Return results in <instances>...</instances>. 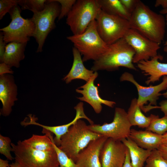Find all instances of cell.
Returning a JSON list of instances; mask_svg holds the SVG:
<instances>
[{"label": "cell", "mask_w": 167, "mask_h": 167, "mask_svg": "<svg viewBox=\"0 0 167 167\" xmlns=\"http://www.w3.org/2000/svg\"><path fill=\"white\" fill-rule=\"evenodd\" d=\"M129 120L132 126H137L142 128H147L150 125L153 115L146 116L142 112L137 104V99H133L127 112Z\"/></svg>", "instance_id": "22"}, {"label": "cell", "mask_w": 167, "mask_h": 167, "mask_svg": "<svg viewBox=\"0 0 167 167\" xmlns=\"http://www.w3.org/2000/svg\"><path fill=\"white\" fill-rule=\"evenodd\" d=\"M160 13L161 14H166V20L167 21V9H162L160 11ZM164 51L167 53V40L165 41L164 45Z\"/></svg>", "instance_id": "39"}, {"label": "cell", "mask_w": 167, "mask_h": 167, "mask_svg": "<svg viewBox=\"0 0 167 167\" xmlns=\"http://www.w3.org/2000/svg\"><path fill=\"white\" fill-rule=\"evenodd\" d=\"M108 138L102 136L90 142L77 155L75 162L79 167H101L100 154Z\"/></svg>", "instance_id": "15"}, {"label": "cell", "mask_w": 167, "mask_h": 167, "mask_svg": "<svg viewBox=\"0 0 167 167\" xmlns=\"http://www.w3.org/2000/svg\"><path fill=\"white\" fill-rule=\"evenodd\" d=\"M102 136L90 130L85 122L80 119L62 136L58 147L75 162L81 150L90 142Z\"/></svg>", "instance_id": "4"}, {"label": "cell", "mask_w": 167, "mask_h": 167, "mask_svg": "<svg viewBox=\"0 0 167 167\" xmlns=\"http://www.w3.org/2000/svg\"><path fill=\"white\" fill-rule=\"evenodd\" d=\"M163 57L160 55L147 60L139 61L137 63V67L142 73L148 77L145 83L148 85L159 81L161 77L167 76V63L160 62Z\"/></svg>", "instance_id": "17"}, {"label": "cell", "mask_w": 167, "mask_h": 167, "mask_svg": "<svg viewBox=\"0 0 167 167\" xmlns=\"http://www.w3.org/2000/svg\"><path fill=\"white\" fill-rule=\"evenodd\" d=\"M95 20L99 35L108 45L124 38L131 28L128 20L108 14L101 9Z\"/></svg>", "instance_id": "9"}, {"label": "cell", "mask_w": 167, "mask_h": 167, "mask_svg": "<svg viewBox=\"0 0 167 167\" xmlns=\"http://www.w3.org/2000/svg\"><path fill=\"white\" fill-rule=\"evenodd\" d=\"M127 148L121 141L108 138L101 149V167H122Z\"/></svg>", "instance_id": "13"}, {"label": "cell", "mask_w": 167, "mask_h": 167, "mask_svg": "<svg viewBox=\"0 0 167 167\" xmlns=\"http://www.w3.org/2000/svg\"><path fill=\"white\" fill-rule=\"evenodd\" d=\"M27 43L13 42L6 44L3 62L11 67H19L20 61L24 58V52Z\"/></svg>", "instance_id": "20"}, {"label": "cell", "mask_w": 167, "mask_h": 167, "mask_svg": "<svg viewBox=\"0 0 167 167\" xmlns=\"http://www.w3.org/2000/svg\"><path fill=\"white\" fill-rule=\"evenodd\" d=\"M61 5L60 12L58 18L60 20L67 15L76 2V0H55Z\"/></svg>", "instance_id": "30"}, {"label": "cell", "mask_w": 167, "mask_h": 167, "mask_svg": "<svg viewBox=\"0 0 167 167\" xmlns=\"http://www.w3.org/2000/svg\"><path fill=\"white\" fill-rule=\"evenodd\" d=\"M67 39L73 44L74 47L83 56V62L98 60L109 49V45L102 39L97 32L95 20L89 24L82 33L68 36Z\"/></svg>", "instance_id": "3"}, {"label": "cell", "mask_w": 167, "mask_h": 167, "mask_svg": "<svg viewBox=\"0 0 167 167\" xmlns=\"http://www.w3.org/2000/svg\"><path fill=\"white\" fill-rule=\"evenodd\" d=\"M146 130L163 135L167 132V116L164 115L160 118L158 115H153L150 125Z\"/></svg>", "instance_id": "26"}, {"label": "cell", "mask_w": 167, "mask_h": 167, "mask_svg": "<svg viewBox=\"0 0 167 167\" xmlns=\"http://www.w3.org/2000/svg\"><path fill=\"white\" fill-rule=\"evenodd\" d=\"M121 141L128 149L132 167H143L152 151L139 147L129 137Z\"/></svg>", "instance_id": "21"}, {"label": "cell", "mask_w": 167, "mask_h": 167, "mask_svg": "<svg viewBox=\"0 0 167 167\" xmlns=\"http://www.w3.org/2000/svg\"><path fill=\"white\" fill-rule=\"evenodd\" d=\"M9 166L7 160L0 159V167H9Z\"/></svg>", "instance_id": "40"}, {"label": "cell", "mask_w": 167, "mask_h": 167, "mask_svg": "<svg viewBox=\"0 0 167 167\" xmlns=\"http://www.w3.org/2000/svg\"><path fill=\"white\" fill-rule=\"evenodd\" d=\"M146 162L145 167H167V161L157 149L151 151Z\"/></svg>", "instance_id": "27"}, {"label": "cell", "mask_w": 167, "mask_h": 167, "mask_svg": "<svg viewBox=\"0 0 167 167\" xmlns=\"http://www.w3.org/2000/svg\"><path fill=\"white\" fill-rule=\"evenodd\" d=\"M154 6L155 7L161 6L163 9H167V0H156Z\"/></svg>", "instance_id": "37"}, {"label": "cell", "mask_w": 167, "mask_h": 167, "mask_svg": "<svg viewBox=\"0 0 167 167\" xmlns=\"http://www.w3.org/2000/svg\"><path fill=\"white\" fill-rule=\"evenodd\" d=\"M17 87L12 75L5 74L0 76V100L2 105L0 113L3 116L9 115L12 107L17 100Z\"/></svg>", "instance_id": "16"}, {"label": "cell", "mask_w": 167, "mask_h": 167, "mask_svg": "<svg viewBox=\"0 0 167 167\" xmlns=\"http://www.w3.org/2000/svg\"><path fill=\"white\" fill-rule=\"evenodd\" d=\"M135 51L124 38L109 45L107 51L99 59L94 61L91 70L94 71L106 70L113 71L120 67L136 70L133 58Z\"/></svg>", "instance_id": "2"}, {"label": "cell", "mask_w": 167, "mask_h": 167, "mask_svg": "<svg viewBox=\"0 0 167 167\" xmlns=\"http://www.w3.org/2000/svg\"><path fill=\"white\" fill-rule=\"evenodd\" d=\"M23 141L28 145L37 150L47 152L54 150L51 139L46 134L44 135L33 134L30 138Z\"/></svg>", "instance_id": "24"}, {"label": "cell", "mask_w": 167, "mask_h": 167, "mask_svg": "<svg viewBox=\"0 0 167 167\" xmlns=\"http://www.w3.org/2000/svg\"><path fill=\"white\" fill-rule=\"evenodd\" d=\"M122 167H132L130 159V156L129 151L127 148L126 158Z\"/></svg>", "instance_id": "36"}, {"label": "cell", "mask_w": 167, "mask_h": 167, "mask_svg": "<svg viewBox=\"0 0 167 167\" xmlns=\"http://www.w3.org/2000/svg\"><path fill=\"white\" fill-rule=\"evenodd\" d=\"M132 126L127 116V112L123 108L116 107L112 122L99 124L88 125L92 131L114 140L121 141L129 137Z\"/></svg>", "instance_id": "10"}, {"label": "cell", "mask_w": 167, "mask_h": 167, "mask_svg": "<svg viewBox=\"0 0 167 167\" xmlns=\"http://www.w3.org/2000/svg\"><path fill=\"white\" fill-rule=\"evenodd\" d=\"M120 79L121 81H129L135 85L138 93L137 104L142 110L144 105L148 102L149 103L148 105L157 106V101L161 96L160 92L167 89V76L166 75L163 76L162 82L159 84L148 87L140 85L135 79L133 75L128 72L123 73Z\"/></svg>", "instance_id": "12"}, {"label": "cell", "mask_w": 167, "mask_h": 167, "mask_svg": "<svg viewBox=\"0 0 167 167\" xmlns=\"http://www.w3.org/2000/svg\"><path fill=\"white\" fill-rule=\"evenodd\" d=\"M11 143L10 138L0 134V153L8 159L12 161L14 158L11 153V152H13Z\"/></svg>", "instance_id": "29"}, {"label": "cell", "mask_w": 167, "mask_h": 167, "mask_svg": "<svg viewBox=\"0 0 167 167\" xmlns=\"http://www.w3.org/2000/svg\"><path fill=\"white\" fill-rule=\"evenodd\" d=\"M139 0H120L126 11L131 14L135 8Z\"/></svg>", "instance_id": "32"}, {"label": "cell", "mask_w": 167, "mask_h": 167, "mask_svg": "<svg viewBox=\"0 0 167 167\" xmlns=\"http://www.w3.org/2000/svg\"><path fill=\"white\" fill-rule=\"evenodd\" d=\"M42 132L47 135L51 139L54 149L57 153L59 167H79L76 163L67 155L55 143L51 133L44 129Z\"/></svg>", "instance_id": "25"}, {"label": "cell", "mask_w": 167, "mask_h": 167, "mask_svg": "<svg viewBox=\"0 0 167 167\" xmlns=\"http://www.w3.org/2000/svg\"><path fill=\"white\" fill-rule=\"evenodd\" d=\"M46 0H18V5L21 10H28L32 12L41 11L45 7Z\"/></svg>", "instance_id": "28"}, {"label": "cell", "mask_w": 167, "mask_h": 167, "mask_svg": "<svg viewBox=\"0 0 167 167\" xmlns=\"http://www.w3.org/2000/svg\"><path fill=\"white\" fill-rule=\"evenodd\" d=\"M157 149L160 152L163 158L167 161V147L161 145Z\"/></svg>", "instance_id": "38"}, {"label": "cell", "mask_w": 167, "mask_h": 167, "mask_svg": "<svg viewBox=\"0 0 167 167\" xmlns=\"http://www.w3.org/2000/svg\"><path fill=\"white\" fill-rule=\"evenodd\" d=\"M98 75L97 71L91 79L84 85L76 89V92L82 94V96L77 97L80 100L89 104L93 108L95 112L99 114L102 109V104L113 108L116 102L102 99L99 95L98 88L94 84L95 79Z\"/></svg>", "instance_id": "14"}, {"label": "cell", "mask_w": 167, "mask_h": 167, "mask_svg": "<svg viewBox=\"0 0 167 167\" xmlns=\"http://www.w3.org/2000/svg\"><path fill=\"white\" fill-rule=\"evenodd\" d=\"M15 161L22 167H59L56 152H44L35 149L23 141L19 140L16 144L11 143Z\"/></svg>", "instance_id": "5"}, {"label": "cell", "mask_w": 167, "mask_h": 167, "mask_svg": "<svg viewBox=\"0 0 167 167\" xmlns=\"http://www.w3.org/2000/svg\"><path fill=\"white\" fill-rule=\"evenodd\" d=\"M9 167H22L21 165L17 162L15 161L10 165Z\"/></svg>", "instance_id": "42"}, {"label": "cell", "mask_w": 167, "mask_h": 167, "mask_svg": "<svg viewBox=\"0 0 167 167\" xmlns=\"http://www.w3.org/2000/svg\"><path fill=\"white\" fill-rule=\"evenodd\" d=\"M129 137L139 147L151 151L157 149L162 143V135L146 130L131 129Z\"/></svg>", "instance_id": "18"}, {"label": "cell", "mask_w": 167, "mask_h": 167, "mask_svg": "<svg viewBox=\"0 0 167 167\" xmlns=\"http://www.w3.org/2000/svg\"><path fill=\"white\" fill-rule=\"evenodd\" d=\"M6 44L3 40V34L2 32H0V61L3 62V55L5 53V47Z\"/></svg>", "instance_id": "33"}, {"label": "cell", "mask_w": 167, "mask_h": 167, "mask_svg": "<svg viewBox=\"0 0 167 167\" xmlns=\"http://www.w3.org/2000/svg\"><path fill=\"white\" fill-rule=\"evenodd\" d=\"M167 98V97H166ZM158 109L164 113V115L167 116V100H163L159 103Z\"/></svg>", "instance_id": "35"}, {"label": "cell", "mask_w": 167, "mask_h": 167, "mask_svg": "<svg viewBox=\"0 0 167 167\" xmlns=\"http://www.w3.org/2000/svg\"><path fill=\"white\" fill-rule=\"evenodd\" d=\"M161 96H163L166 98L167 97V91L161 94Z\"/></svg>", "instance_id": "43"}, {"label": "cell", "mask_w": 167, "mask_h": 167, "mask_svg": "<svg viewBox=\"0 0 167 167\" xmlns=\"http://www.w3.org/2000/svg\"><path fill=\"white\" fill-rule=\"evenodd\" d=\"M8 65L4 62L0 64V75L7 74H12L13 71Z\"/></svg>", "instance_id": "34"}, {"label": "cell", "mask_w": 167, "mask_h": 167, "mask_svg": "<svg viewBox=\"0 0 167 167\" xmlns=\"http://www.w3.org/2000/svg\"><path fill=\"white\" fill-rule=\"evenodd\" d=\"M73 61L68 73L63 79L66 84L75 79H80L87 82L95 74V71L87 69L84 66L81 55L74 47L72 49Z\"/></svg>", "instance_id": "19"}, {"label": "cell", "mask_w": 167, "mask_h": 167, "mask_svg": "<svg viewBox=\"0 0 167 167\" xmlns=\"http://www.w3.org/2000/svg\"><path fill=\"white\" fill-rule=\"evenodd\" d=\"M21 11V9L18 5L14 6L9 13L11 21L8 26L0 29L6 44L13 42L27 43L30 37L33 36L35 24L30 18H23Z\"/></svg>", "instance_id": "8"}, {"label": "cell", "mask_w": 167, "mask_h": 167, "mask_svg": "<svg viewBox=\"0 0 167 167\" xmlns=\"http://www.w3.org/2000/svg\"><path fill=\"white\" fill-rule=\"evenodd\" d=\"M162 145L167 147V132L162 135Z\"/></svg>", "instance_id": "41"}, {"label": "cell", "mask_w": 167, "mask_h": 167, "mask_svg": "<svg viewBox=\"0 0 167 167\" xmlns=\"http://www.w3.org/2000/svg\"><path fill=\"white\" fill-rule=\"evenodd\" d=\"M18 0H0V19H2L14 6L18 5Z\"/></svg>", "instance_id": "31"}, {"label": "cell", "mask_w": 167, "mask_h": 167, "mask_svg": "<svg viewBox=\"0 0 167 167\" xmlns=\"http://www.w3.org/2000/svg\"><path fill=\"white\" fill-rule=\"evenodd\" d=\"M97 1L101 10L105 13L129 20L131 14L125 9L120 0H97Z\"/></svg>", "instance_id": "23"}, {"label": "cell", "mask_w": 167, "mask_h": 167, "mask_svg": "<svg viewBox=\"0 0 167 167\" xmlns=\"http://www.w3.org/2000/svg\"><path fill=\"white\" fill-rule=\"evenodd\" d=\"M97 0H78L67 16L66 24L73 35L82 33L95 20L101 10Z\"/></svg>", "instance_id": "7"}, {"label": "cell", "mask_w": 167, "mask_h": 167, "mask_svg": "<svg viewBox=\"0 0 167 167\" xmlns=\"http://www.w3.org/2000/svg\"><path fill=\"white\" fill-rule=\"evenodd\" d=\"M124 38L135 51L133 63L147 60L158 55L157 51L160 48V44L150 40L137 30L130 28Z\"/></svg>", "instance_id": "11"}, {"label": "cell", "mask_w": 167, "mask_h": 167, "mask_svg": "<svg viewBox=\"0 0 167 167\" xmlns=\"http://www.w3.org/2000/svg\"><path fill=\"white\" fill-rule=\"evenodd\" d=\"M131 28L150 40L160 44L165 33V19L163 15L150 9L140 0L129 20Z\"/></svg>", "instance_id": "1"}, {"label": "cell", "mask_w": 167, "mask_h": 167, "mask_svg": "<svg viewBox=\"0 0 167 167\" xmlns=\"http://www.w3.org/2000/svg\"><path fill=\"white\" fill-rule=\"evenodd\" d=\"M60 12L59 3L55 0H48L41 11L33 12L30 18L35 26L33 35L38 44L36 52L42 51L45 40L49 33L55 27V21Z\"/></svg>", "instance_id": "6"}]
</instances>
